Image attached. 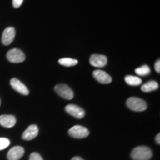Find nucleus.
<instances>
[{"label": "nucleus", "mask_w": 160, "mask_h": 160, "mask_svg": "<svg viewBox=\"0 0 160 160\" xmlns=\"http://www.w3.org/2000/svg\"><path fill=\"white\" fill-rule=\"evenodd\" d=\"M151 157V150L146 146H138L131 152V158L133 160H149Z\"/></svg>", "instance_id": "f257e3e1"}, {"label": "nucleus", "mask_w": 160, "mask_h": 160, "mask_svg": "<svg viewBox=\"0 0 160 160\" xmlns=\"http://www.w3.org/2000/svg\"><path fill=\"white\" fill-rule=\"evenodd\" d=\"M127 106L131 111L142 112L147 109V103L143 99L137 97H130L126 102Z\"/></svg>", "instance_id": "f03ea898"}, {"label": "nucleus", "mask_w": 160, "mask_h": 160, "mask_svg": "<svg viewBox=\"0 0 160 160\" xmlns=\"http://www.w3.org/2000/svg\"><path fill=\"white\" fill-rule=\"evenodd\" d=\"M7 59L12 63H20L25 61V55L21 50L13 48L8 52Z\"/></svg>", "instance_id": "7ed1b4c3"}, {"label": "nucleus", "mask_w": 160, "mask_h": 160, "mask_svg": "<svg viewBox=\"0 0 160 160\" xmlns=\"http://www.w3.org/2000/svg\"><path fill=\"white\" fill-rule=\"evenodd\" d=\"M54 90L58 95H59L60 97L65 99H72L74 96V93H73L71 88H69L65 84H59V85H56Z\"/></svg>", "instance_id": "20e7f679"}, {"label": "nucleus", "mask_w": 160, "mask_h": 160, "mask_svg": "<svg viewBox=\"0 0 160 160\" xmlns=\"http://www.w3.org/2000/svg\"><path fill=\"white\" fill-rule=\"evenodd\" d=\"M68 133L76 139H83L89 135V131L81 125H74L68 131Z\"/></svg>", "instance_id": "39448f33"}, {"label": "nucleus", "mask_w": 160, "mask_h": 160, "mask_svg": "<svg viewBox=\"0 0 160 160\" xmlns=\"http://www.w3.org/2000/svg\"><path fill=\"white\" fill-rule=\"evenodd\" d=\"M65 111L69 114L77 118V119H82L85 115V112L82 108H80L76 105H73V104H70V105H68L66 106Z\"/></svg>", "instance_id": "423d86ee"}, {"label": "nucleus", "mask_w": 160, "mask_h": 160, "mask_svg": "<svg viewBox=\"0 0 160 160\" xmlns=\"http://www.w3.org/2000/svg\"><path fill=\"white\" fill-rule=\"evenodd\" d=\"M15 35L16 31L13 28L9 27L5 28L2 33V42L3 45H9L10 44L13 42Z\"/></svg>", "instance_id": "0eeeda50"}, {"label": "nucleus", "mask_w": 160, "mask_h": 160, "mask_svg": "<svg viewBox=\"0 0 160 160\" xmlns=\"http://www.w3.org/2000/svg\"><path fill=\"white\" fill-rule=\"evenodd\" d=\"M93 77L96 80L102 84H109L112 82V78L108 73L102 70H95L93 72Z\"/></svg>", "instance_id": "6e6552de"}, {"label": "nucleus", "mask_w": 160, "mask_h": 160, "mask_svg": "<svg viewBox=\"0 0 160 160\" xmlns=\"http://www.w3.org/2000/svg\"><path fill=\"white\" fill-rule=\"evenodd\" d=\"M10 83H11V87L13 88L15 91H17L18 93L25 96L29 94V91L28 89V88L26 87L21 81H19V79H17V78H13V79H11Z\"/></svg>", "instance_id": "1a4fd4ad"}, {"label": "nucleus", "mask_w": 160, "mask_h": 160, "mask_svg": "<svg viewBox=\"0 0 160 160\" xmlns=\"http://www.w3.org/2000/svg\"><path fill=\"white\" fill-rule=\"evenodd\" d=\"M108 59L105 56L93 54L90 58V63L96 68H103L107 65Z\"/></svg>", "instance_id": "9d476101"}, {"label": "nucleus", "mask_w": 160, "mask_h": 160, "mask_svg": "<svg viewBox=\"0 0 160 160\" xmlns=\"http://www.w3.org/2000/svg\"><path fill=\"white\" fill-rule=\"evenodd\" d=\"M25 150L21 146H15L9 150L8 153V160H19L23 157Z\"/></svg>", "instance_id": "9b49d317"}, {"label": "nucleus", "mask_w": 160, "mask_h": 160, "mask_svg": "<svg viewBox=\"0 0 160 160\" xmlns=\"http://www.w3.org/2000/svg\"><path fill=\"white\" fill-rule=\"evenodd\" d=\"M39 133V128L37 125H31L24 131L22 134V139L25 140H32L37 137Z\"/></svg>", "instance_id": "f8f14e48"}, {"label": "nucleus", "mask_w": 160, "mask_h": 160, "mask_svg": "<svg viewBox=\"0 0 160 160\" xmlns=\"http://www.w3.org/2000/svg\"><path fill=\"white\" fill-rule=\"evenodd\" d=\"M17 122L16 117L13 115H2L0 116V125L3 127L10 128L13 127Z\"/></svg>", "instance_id": "ddd939ff"}, {"label": "nucleus", "mask_w": 160, "mask_h": 160, "mask_svg": "<svg viewBox=\"0 0 160 160\" xmlns=\"http://www.w3.org/2000/svg\"><path fill=\"white\" fill-rule=\"evenodd\" d=\"M159 88V84H158L156 81L151 80V81L148 82L145 85H143L141 87V90L143 92L148 93V92H151L155 91V90L158 89Z\"/></svg>", "instance_id": "4468645a"}, {"label": "nucleus", "mask_w": 160, "mask_h": 160, "mask_svg": "<svg viewBox=\"0 0 160 160\" xmlns=\"http://www.w3.org/2000/svg\"><path fill=\"white\" fill-rule=\"evenodd\" d=\"M125 82L131 86H138L142 84V79L136 76L128 75L125 78Z\"/></svg>", "instance_id": "2eb2a0df"}, {"label": "nucleus", "mask_w": 160, "mask_h": 160, "mask_svg": "<svg viewBox=\"0 0 160 160\" xmlns=\"http://www.w3.org/2000/svg\"><path fill=\"white\" fill-rule=\"evenodd\" d=\"M59 63L65 67H71V66L77 65L78 60L71 59V58H63V59H60L59 60Z\"/></svg>", "instance_id": "dca6fc26"}, {"label": "nucleus", "mask_w": 160, "mask_h": 160, "mask_svg": "<svg viewBox=\"0 0 160 160\" xmlns=\"http://www.w3.org/2000/svg\"><path fill=\"white\" fill-rule=\"evenodd\" d=\"M136 73L139 76H146L148 75L150 73H151V69L148 65H142V67L138 68L135 70Z\"/></svg>", "instance_id": "f3484780"}, {"label": "nucleus", "mask_w": 160, "mask_h": 160, "mask_svg": "<svg viewBox=\"0 0 160 160\" xmlns=\"http://www.w3.org/2000/svg\"><path fill=\"white\" fill-rule=\"evenodd\" d=\"M10 140L7 138H0V151L5 149L10 145Z\"/></svg>", "instance_id": "a211bd4d"}, {"label": "nucleus", "mask_w": 160, "mask_h": 160, "mask_svg": "<svg viewBox=\"0 0 160 160\" xmlns=\"http://www.w3.org/2000/svg\"><path fill=\"white\" fill-rule=\"evenodd\" d=\"M30 160H43V159L39 153L34 152L30 155Z\"/></svg>", "instance_id": "6ab92c4d"}, {"label": "nucleus", "mask_w": 160, "mask_h": 160, "mask_svg": "<svg viewBox=\"0 0 160 160\" xmlns=\"http://www.w3.org/2000/svg\"><path fill=\"white\" fill-rule=\"evenodd\" d=\"M23 2V0H13V6L15 8H18Z\"/></svg>", "instance_id": "aec40b11"}, {"label": "nucleus", "mask_w": 160, "mask_h": 160, "mask_svg": "<svg viewBox=\"0 0 160 160\" xmlns=\"http://www.w3.org/2000/svg\"><path fill=\"white\" fill-rule=\"evenodd\" d=\"M155 71L157 72V73H160V60L158 59L155 63Z\"/></svg>", "instance_id": "412c9836"}, {"label": "nucleus", "mask_w": 160, "mask_h": 160, "mask_svg": "<svg viewBox=\"0 0 160 160\" xmlns=\"http://www.w3.org/2000/svg\"><path fill=\"white\" fill-rule=\"evenodd\" d=\"M156 142H157V143L158 145H159L160 144V134L159 133H158L157 135V137H156Z\"/></svg>", "instance_id": "4be33fe9"}, {"label": "nucleus", "mask_w": 160, "mask_h": 160, "mask_svg": "<svg viewBox=\"0 0 160 160\" xmlns=\"http://www.w3.org/2000/svg\"><path fill=\"white\" fill-rule=\"evenodd\" d=\"M71 160H84L83 159H82L81 157H75L73 158H72Z\"/></svg>", "instance_id": "5701e85b"}, {"label": "nucleus", "mask_w": 160, "mask_h": 160, "mask_svg": "<svg viewBox=\"0 0 160 160\" xmlns=\"http://www.w3.org/2000/svg\"><path fill=\"white\" fill-rule=\"evenodd\" d=\"M0 105H1V100H0Z\"/></svg>", "instance_id": "b1692460"}]
</instances>
